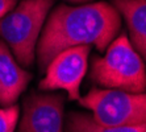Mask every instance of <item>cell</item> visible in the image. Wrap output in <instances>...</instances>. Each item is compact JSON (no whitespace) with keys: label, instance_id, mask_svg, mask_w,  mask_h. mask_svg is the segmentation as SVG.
<instances>
[{"label":"cell","instance_id":"4","mask_svg":"<svg viewBox=\"0 0 146 132\" xmlns=\"http://www.w3.org/2000/svg\"><path fill=\"white\" fill-rule=\"evenodd\" d=\"M79 103L92 112L98 123L108 127L146 124V95L117 88H91Z\"/></svg>","mask_w":146,"mask_h":132},{"label":"cell","instance_id":"2","mask_svg":"<svg viewBox=\"0 0 146 132\" xmlns=\"http://www.w3.org/2000/svg\"><path fill=\"white\" fill-rule=\"evenodd\" d=\"M91 79L104 88H117L133 94L145 92V62L126 34L119 36L108 45L104 57L92 60Z\"/></svg>","mask_w":146,"mask_h":132},{"label":"cell","instance_id":"1","mask_svg":"<svg viewBox=\"0 0 146 132\" xmlns=\"http://www.w3.org/2000/svg\"><path fill=\"white\" fill-rule=\"evenodd\" d=\"M120 29L121 16L108 3L58 5L38 37V66L44 70L59 52L78 45H95L104 52Z\"/></svg>","mask_w":146,"mask_h":132},{"label":"cell","instance_id":"6","mask_svg":"<svg viewBox=\"0 0 146 132\" xmlns=\"http://www.w3.org/2000/svg\"><path fill=\"white\" fill-rule=\"evenodd\" d=\"M63 95L33 92L23 103L17 132H63Z\"/></svg>","mask_w":146,"mask_h":132},{"label":"cell","instance_id":"3","mask_svg":"<svg viewBox=\"0 0 146 132\" xmlns=\"http://www.w3.org/2000/svg\"><path fill=\"white\" fill-rule=\"evenodd\" d=\"M53 3L54 0H21L0 17V38L25 68L34 62L38 37Z\"/></svg>","mask_w":146,"mask_h":132},{"label":"cell","instance_id":"5","mask_svg":"<svg viewBox=\"0 0 146 132\" xmlns=\"http://www.w3.org/2000/svg\"><path fill=\"white\" fill-rule=\"evenodd\" d=\"M91 45H78L59 52L46 66L40 90H65L70 101L80 98V83L87 71Z\"/></svg>","mask_w":146,"mask_h":132},{"label":"cell","instance_id":"12","mask_svg":"<svg viewBox=\"0 0 146 132\" xmlns=\"http://www.w3.org/2000/svg\"><path fill=\"white\" fill-rule=\"evenodd\" d=\"M67 1H71V3H87L90 0H67Z\"/></svg>","mask_w":146,"mask_h":132},{"label":"cell","instance_id":"9","mask_svg":"<svg viewBox=\"0 0 146 132\" xmlns=\"http://www.w3.org/2000/svg\"><path fill=\"white\" fill-rule=\"evenodd\" d=\"M66 132H146V124L133 127H108L98 123L92 115L71 112L66 123Z\"/></svg>","mask_w":146,"mask_h":132},{"label":"cell","instance_id":"11","mask_svg":"<svg viewBox=\"0 0 146 132\" xmlns=\"http://www.w3.org/2000/svg\"><path fill=\"white\" fill-rule=\"evenodd\" d=\"M17 4V0H0V17L9 12Z\"/></svg>","mask_w":146,"mask_h":132},{"label":"cell","instance_id":"7","mask_svg":"<svg viewBox=\"0 0 146 132\" xmlns=\"http://www.w3.org/2000/svg\"><path fill=\"white\" fill-rule=\"evenodd\" d=\"M31 79L32 74L20 68L8 45L0 40V106L15 105Z\"/></svg>","mask_w":146,"mask_h":132},{"label":"cell","instance_id":"8","mask_svg":"<svg viewBox=\"0 0 146 132\" xmlns=\"http://www.w3.org/2000/svg\"><path fill=\"white\" fill-rule=\"evenodd\" d=\"M113 7L126 21L130 42L141 57L146 56V0H113Z\"/></svg>","mask_w":146,"mask_h":132},{"label":"cell","instance_id":"10","mask_svg":"<svg viewBox=\"0 0 146 132\" xmlns=\"http://www.w3.org/2000/svg\"><path fill=\"white\" fill-rule=\"evenodd\" d=\"M19 112L20 109L16 105L0 109V132H15L19 120Z\"/></svg>","mask_w":146,"mask_h":132}]
</instances>
